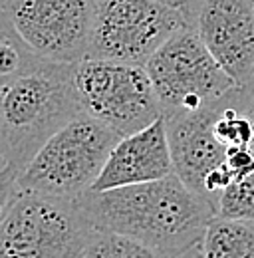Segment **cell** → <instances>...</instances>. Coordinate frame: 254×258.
<instances>
[{"label": "cell", "mask_w": 254, "mask_h": 258, "mask_svg": "<svg viewBox=\"0 0 254 258\" xmlns=\"http://www.w3.org/2000/svg\"><path fill=\"white\" fill-rule=\"evenodd\" d=\"M119 139L121 135L105 123L90 117L88 113H80L52 139H48L30 165L20 173L10 193L36 191L80 199L92 191Z\"/></svg>", "instance_id": "277c9868"}, {"label": "cell", "mask_w": 254, "mask_h": 258, "mask_svg": "<svg viewBox=\"0 0 254 258\" xmlns=\"http://www.w3.org/2000/svg\"><path fill=\"white\" fill-rule=\"evenodd\" d=\"M145 70L157 92L163 117L201 111L240 88L190 26L173 34L149 58Z\"/></svg>", "instance_id": "5b68a950"}, {"label": "cell", "mask_w": 254, "mask_h": 258, "mask_svg": "<svg viewBox=\"0 0 254 258\" xmlns=\"http://www.w3.org/2000/svg\"><path fill=\"white\" fill-rule=\"evenodd\" d=\"M175 173L165 117L149 127L121 137L92 191H109L129 185L159 181Z\"/></svg>", "instance_id": "30bf717a"}, {"label": "cell", "mask_w": 254, "mask_h": 258, "mask_svg": "<svg viewBox=\"0 0 254 258\" xmlns=\"http://www.w3.org/2000/svg\"><path fill=\"white\" fill-rule=\"evenodd\" d=\"M95 232L80 199L36 191L2 199L0 258H80Z\"/></svg>", "instance_id": "3957f363"}, {"label": "cell", "mask_w": 254, "mask_h": 258, "mask_svg": "<svg viewBox=\"0 0 254 258\" xmlns=\"http://www.w3.org/2000/svg\"><path fill=\"white\" fill-rule=\"evenodd\" d=\"M199 252L201 258H254V221L215 215Z\"/></svg>", "instance_id": "7c38bea8"}, {"label": "cell", "mask_w": 254, "mask_h": 258, "mask_svg": "<svg viewBox=\"0 0 254 258\" xmlns=\"http://www.w3.org/2000/svg\"><path fill=\"white\" fill-rule=\"evenodd\" d=\"M234 101H236V107L250 119L252 129H254V80L248 82L246 86H240V88L236 90ZM252 149H254V141H252Z\"/></svg>", "instance_id": "e0dca14e"}, {"label": "cell", "mask_w": 254, "mask_h": 258, "mask_svg": "<svg viewBox=\"0 0 254 258\" xmlns=\"http://www.w3.org/2000/svg\"><path fill=\"white\" fill-rule=\"evenodd\" d=\"M78 64L32 58L24 70L2 80L0 88V155L2 197L10 193L36 153L74 117L84 113Z\"/></svg>", "instance_id": "7a4b0ae2"}, {"label": "cell", "mask_w": 254, "mask_h": 258, "mask_svg": "<svg viewBox=\"0 0 254 258\" xmlns=\"http://www.w3.org/2000/svg\"><path fill=\"white\" fill-rule=\"evenodd\" d=\"M84 113L121 137L149 127L163 107L145 66L86 58L76 68Z\"/></svg>", "instance_id": "8992f818"}, {"label": "cell", "mask_w": 254, "mask_h": 258, "mask_svg": "<svg viewBox=\"0 0 254 258\" xmlns=\"http://www.w3.org/2000/svg\"><path fill=\"white\" fill-rule=\"evenodd\" d=\"M179 258H201V252H199V246H195L193 250H189L187 254H183V256H179Z\"/></svg>", "instance_id": "ac0fdd59"}, {"label": "cell", "mask_w": 254, "mask_h": 258, "mask_svg": "<svg viewBox=\"0 0 254 258\" xmlns=\"http://www.w3.org/2000/svg\"><path fill=\"white\" fill-rule=\"evenodd\" d=\"M183 26L181 2L163 0H95L90 58L145 66Z\"/></svg>", "instance_id": "ba28073f"}, {"label": "cell", "mask_w": 254, "mask_h": 258, "mask_svg": "<svg viewBox=\"0 0 254 258\" xmlns=\"http://www.w3.org/2000/svg\"><path fill=\"white\" fill-rule=\"evenodd\" d=\"M32 58H36V56H32L18 42V38L12 32H8L6 28H2V42H0V76H2V80L24 70V66L28 64Z\"/></svg>", "instance_id": "9a60e30c"}, {"label": "cell", "mask_w": 254, "mask_h": 258, "mask_svg": "<svg viewBox=\"0 0 254 258\" xmlns=\"http://www.w3.org/2000/svg\"><path fill=\"white\" fill-rule=\"evenodd\" d=\"M80 258H169L157 248L117 232L97 230Z\"/></svg>", "instance_id": "4fadbf2b"}, {"label": "cell", "mask_w": 254, "mask_h": 258, "mask_svg": "<svg viewBox=\"0 0 254 258\" xmlns=\"http://www.w3.org/2000/svg\"><path fill=\"white\" fill-rule=\"evenodd\" d=\"M217 215L254 221V171L244 179L234 181L221 195L217 203Z\"/></svg>", "instance_id": "5bb4252c"}, {"label": "cell", "mask_w": 254, "mask_h": 258, "mask_svg": "<svg viewBox=\"0 0 254 258\" xmlns=\"http://www.w3.org/2000/svg\"><path fill=\"white\" fill-rule=\"evenodd\" d=\"M215 109L217 103L201 111L165 117L175 173L201 197H205L207 179L224 165L228 149L215 135Z\"/></svg>", "instance_id": "8fae6325"}, {"label": "cell", "mask_w": 254, "mask_h": 258, "mask_svg": "<svg viewBox=\"0 0 254 258\" xmlns=\"http://www.w3.org/2000/svg\"><path fill=\"white\" fill-rule=\"evenodd\" d=\"M95 0H2V28L32 56L58 64L90 58Z\"/></svg>", "instance_id": "52a82bcc"}, {"label": "cell", "mask_w": 254, "mask_h": 258, "mask_svg": "<svg viewBox=\"0 0 254 258\" xmlns=\"http://www.w3.org/2000/svg\"><path fill=\"white\" fill-rule=\"evenodd\" d=\"M97 230L117 232L179 258L201 244L215 207L189 189L177 173L149 183L80 197Z\"/></svg>", "instance_id": "6da1fadb"}, {"label": "cell", "mask_w": 254, "mask_h": 258, "mask_svg": "<svg viewBox=\"0 0 254 258\" xmlns=\"http://www.w3.org/2000/svg\"><path fill=\"white\" fill-rule=\"evenodd\" d=\"M190 26L222 70L246 86L254 80V0H179Z\"/></svg>", "instance_id": "9c48e42d"}, {"label": "cell", "mask_w": 254, "mask_h": 258, "mask_svg": "<svg viewBox=\"0 0 254 258\" xmlns=\"http://www.w3.org/2000/svg\"><path fill=\"white\" fill-rule=\"evenodd\" d=\"M224 165L232 173L234 181L244 179L254 171V149L252 147H228Z\"/></svg>", "instance_id": "2e32d148"}, {"label": "cell", "mask_w": 254, "mask_h": 258, "mask_svg": "<svg viewBox=\"0 0 254 258\" xmlns=\"http://www.w3.org/2000/svg\"><path fill=\"white\" fill-rule=\"evenodd\" d=\"M163 2H179V0H163Z\"/></svg>", "instance_id": "d6986e66"}]
</instances>
